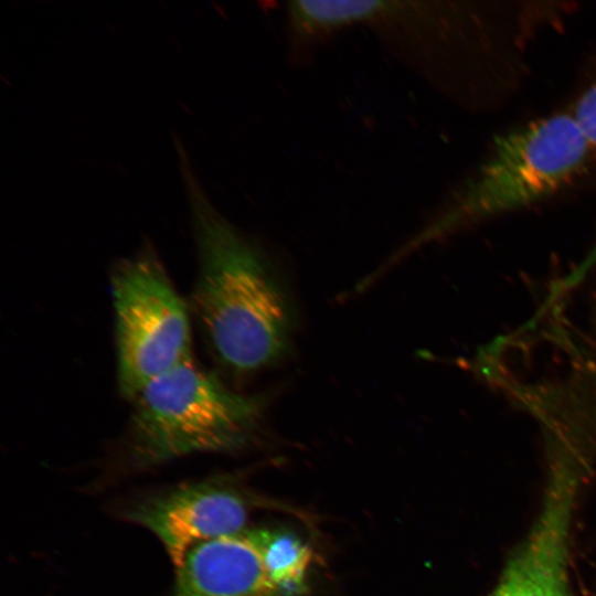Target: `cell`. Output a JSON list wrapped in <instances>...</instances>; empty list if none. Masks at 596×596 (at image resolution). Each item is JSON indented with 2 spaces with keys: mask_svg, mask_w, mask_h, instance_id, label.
I'll return each mask as SVG.
<instances>
[{
  "mask_svg": "<svg viewBox=\"0 0 596 596\" xmlns=\"http://www.w3.org/2000/svg\"><path fill=\"white\" fill-rule=\"evenodd\" d=\"M266 564L285 596H301L311 565L310 547L285 530L262 529Z\"/></svg>",
  "mask_w": 596,
  "mask_h": 596,
  "instance_id": "9c48e42d",
  "label": "cell"
},
{
  "mask_svg": "<svg viewBox=\"0 0 596 596\" xmlns=\"http://www.w3.org/2000/svg\"><path fill=\"white\" fill-rule=\"evenodd\" d=\"M572 113L590 145L596 149V82L577 98Z\"/></svg>",
  "mask_w": 596,
  "mask_h": 596,
  "instance_id": "30bf717a",
  "label": "cell"
},
{
  "mask_svg": "<svg viewBox=\"0 0 596 596\" xmlns=\"http://www.w3.org/2000/svg\"><path fill=\"white\" fill-rule=\"evenodd\" d=\"M199 256L193 309L216 360L236 375L272 366L290 352L294 298L270 256L211 202L184 146L174 139Z\"/></svg>",
  "mask_w": 596,
  "mask_h": 596,
  "instance_id": "6da1fadb",
  "label": "cell"
},
{
  "mask_svg": "<svg viewBox=\"0 0 596 596\" xmlns=\"http://www.w3.org/2000/svg\"><path fill=\"white\" fill-rule=\"evenodd\" d=\"M110 291L118 387L132 400L155 379L192 361L190 317L149 246L115 266Z\"/></svg>",
  "mask_w": 596,
  "mask_h": 596,
  "instance_id": "277c9868",
  "label": "cell"
},
{
  "mask_svg": "<svg viewBox=\"0 0 596 596\" xmlns=\"http://www.w3.org/2000/svg\"><path fill=\"white\" fill-rule=\"evenodd\" d=\"M593 150L572 111L503 132L476 171L387 264L425 244L554 196L583 172Z\"/></svg>",
  "mask_w": 596,
  "mask_h": 596,
  "instance_id": "7a4b0ae2",
  "label": "cell"
},
{
  "mask_svg": "<svg viewBox=\"0 0 596 596\" xmlns=\"http://www.w3.org/2000/svg\"><path fill=\"white\" fill-rule=\"evenodd\" d=\"M174 596H285L265 560L262 529L192 547L177 568Z\"/></svg>",
  "mask_w": 596,
  "mask_h": 596,
  "instance_id": "ba28073f",
  "label": "cell"
},
{
  "mask_svg": "<svg viewBox=\"0 0 596 596\" xmlns=\"http://www.w3.org/2000/svg\"><path fill=\"white\" fill-rule=\"evenodd\" d=\"M578 470L553 461L540 514L490 596H573L568 542Z\"/></svg>",
  "mask_w": 596,
  "mask_h": 596,
  "instance_id": "8992f818",
  "label": "cell"
},
{
  "mask_svg": "<svg viewBox=\"0 0 596 596\" xmlns=\"http://www.w3.org/2000/svg\"><path fill=\"white\" fill-rule=\"evenodd\" d=\"M247 500L228 485L204 481L149 499L130 519L151 531L178 568L195 545L244 531Z\"/></svg>",
  "mask_w": 596,
  "mask_h": 596,
  "instance_id": "52a82bcc",
  "label": "cell"
},
{
  "mask_svg": "<svg viewBox=\"0 0 596 596\" xmlns=\"http://www.w3.org/2000/svg\"><path fill=\"white\" fill-rule=\"evenodd\" d=\"M132 402L130 454L150 466L243 447L259 427L268 396L237 393L189 361L151 381Z\"/></svg>",
  "mask_w": 596,
  "mask_h": 596,
  "instance_id": "3957f363",
  "label": "cell"
},
{
  "mask_svg": "<svg viewBox=\"0 0 596 596\" xmlns=\"http://www.w3.org/2000/svg\"><path fill=\"white\" fill-rule=\"evenodd\" d=\"M531 413L576 453L596 447V301L553 345L533 391Z\"/></svg>",
  "mask_w": 596,
  "mask_h": 596,
  "instance_id": "5b68a950",
  "label": "cell"
}]
</instances>
